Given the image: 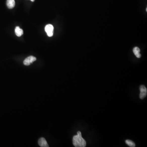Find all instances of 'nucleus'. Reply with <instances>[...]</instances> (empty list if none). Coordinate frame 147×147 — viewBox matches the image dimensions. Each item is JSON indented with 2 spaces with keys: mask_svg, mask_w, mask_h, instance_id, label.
I'll use <instances>...</instances> for the list:
<instances>
[{
  "mask_svg": "<svg viewBox=\"0 0 147 147\" xmlns=\"http://www.w3.org/2000/svg\"><path fill=\"white\" fill-rule=\"evenodd\" d=\"M140 94L139 97L141 99H143L147 96V88L144 85H141L140 87Z\"/></svg>",
  "mask_w": 147,
  "mask_h": 147,
  "instance_id": "nucleus-2",
  "label": "nucleus"
},
{
  "mask_svg": "<svg viewBox=\"0 0 147 147\" xmlns=\"http://www.w3.org/2000/svg\"><path fill=\"white\" fill-rule=\"evenodd\" d=\"M73 144L76 147H85L86 146V141L82 137L81 132L78 131L77 135L73 136Z\"/></svg>",
  "mask_w": 147,
  "mask_h": 147,
  "instance_id": "nucleus-1",
  "label": "nucleus"
},
{
  "mask_svg": "<svg viewBox=\"0 0 147 147\" xmlns=\"http://www.w3.org/2000/svg\"><path fill=\"white\" fill-rule=\"evenodd\" d=\"M32 2H34V1H35V0H31Z\"/></svg>",
  "mask_w": 147,
  "mask_h": 147,
  "instance_id": "nucleus-10",
  "label": "nucleus"
},
{
  "mask_svg": "<svg viewBox=\"0 0 147 147\" xmlns=\"http://www.w3.org/2000/svg\"><path fill=\"white\" fill-rule=\"evenodd\" d=\"M126 143L130 147H135L136 145L135 143L133 141L130 140H126Z\"/></svg>",
  "mask_w": 147,
  "mask_h": 147,
  "instance_id": "nucleus-9",
  "label": "nucleus"
},
{
  "mask_svg": "<svg viewBox=\"0 0 147 147\" xmlns=\"http://www.w3.org/2000/svg\"><path fill=\"white\" fill-rule=\"evenodd\" d=\"M7 6L9 9H12L15 6V2L14 0H7Z\"/></svg>",
  "mask_w": 147,
  "mask_h": 147,
  "instance_id": "nucleus-6",
  "label": "nucleus"
},
{
  "mask_svg": "<svg viewBox=\"0 0 147 147\" xmlns=\"http://www.w3.org/2000/svg\"><path fill=\"white\" fill-rule=\"evenodd\" d=\"M36 60H37V58L35 56H29L24 61L23 64L25 66H29L34 61H36Z\"/></svg>",
  "mask_w": 147,
  "mask_h": 147,
  "instance_id": "nucleus-4",
  "label": "nucleus"
},
{
  "mask_svg": "<svg viewBox=\"0 0 147 147\" xmlns=\"http://www.w3.org/2000/svg\"><path fill=\"white\" fill-rule=\"evenodd\" d=\"M133 51L134 55H135L136 56L137 58H141V54H140V49L138 47H134V48L133 49Z\"/></svg>",
  "mask_w": 147,
  "mask_h": 147,
  "instance_id": "nucleus-8",
  "label": "nucleus"
},
{
  "mask_svg": "<svg viewBox=\"0 0 147 147\" xmlns=\"http://www.w3.org/2000/svg\"><path fill=\"white\" fill-rule=\"evenodd\" d=\"M38 143L40 147H48L49 146L45 138H40L38 141Z\"/></svg>",
  "mask_w": 147,
  "mask_h": 147,
  "instance_id": "nucleus-5",
  "label": "nucleus"
},
{
  "mask_svg": "<svg viewBox=\"0 0 147 147\" xmlns=\"http://www.w3.org/2000/svg\"><path fill=\"white\" fill-rule=\"evenodd\" d=\"M15 32L16 35L18 37H21L23 34V30L20 28V27L18 26L16 27L15 28Z\"/></svg>",
  "mask_w": 147,
  "mask_h": 147,
  "instance_id": "nucleus-7",
  "label": "nucleus"
},
{
  "mask_svg": "<svg viewBox=\"0 0 147 147\" xmlns=\"http://www.w3.org/2000/svg\"><path fill=\"white\" fill-rule=\"evenodd\" d=\"M45 31L48 37H52L53 35L54 27L52 25L48 24L45 26Z\"/></svg>",
  "mask_w": 147,
  "mask_h": 147,
  "instance_id": "nucleus-3",
  "label": "nucleus"
}]
</instances>
